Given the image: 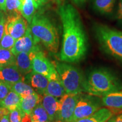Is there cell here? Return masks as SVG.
Wrapping results in <instances>:
<instances>
[{"label": "cell", "mask_w": 122, "mask_h": 122, "mask_svg": "<svg viewBox=\"0 0 122 122\" xmlns=\"http://www.w3.org/2000/svg\"><path fill=\"white\" fill-rule=\"evenodd\" d=\"M40 50V46L34 40L29 25L25 34L15 41L14 45L10 50L15 56H16L22 52L30 53L39 51Z\"/></svg>", "instance_id": "cell-10"}, {"label": "cell", "mask_w": 122, "mask_h": 122, "mask_svg": "<svg viewBox=\"0 0 122 122\" xmlns=\"http://www.w3.org/2000/svg\"><path fill=\"white\" fill-rule=\"evenodd\" d=\"M51 1H54V2H57V3H58V4H59V3H61V2H62V0H51Z\"/></svg>", "instance_id": "cell-36"}, {"label": "cell", "mask_w": 122, "mask_h": 122, "mask_svg": "<svg viewBox=\"0 0 122 122\" xmlns=\"http://www.w3.org/2000/svg\"><path fill=\"white\" fill-rule=\"evenodd\" d=\"M15 41L16 40L9 33L6 24H5L4 35L0 41V48L11 50L14 45Z\"/></svg>", "instance_id": "cell-25"}, {"label": "cell", "mask_w": 122, "mask_h": 122, "mask_svg": "<svg viewBox=\"0 0 122 122\" xmlns=\"http://www.w3.org/2000/svg\"><path fill=\"white\" fill-rule=\"evenodd\" d=\"M6 0H0V11H6Z\"/></svg>", "instance_id": "cell-33"}, {"label": "cell", "mask_w": 122, "mask_h": 122, "mask_svg": "<svg viewBox=\"0 0 122 122\" xmlns=\"http://www.w3.org/2000/svg\"><path fill=\"white\" fill-rule=\"evenodd\" d=\"M24 81L30 85L37 93L43 96L45 94L49 79L45 76L32 71L24 76Z\"/></svg>", "instance_id": "cell-11"}, {"label": "cell", "mask_w": 122, "mask_h": 122, "mask_svg": "<svg viewBox=\"0 0 122 122\" xmlns=\"http://www.w3.org/2000/svg\"><path fill=\"white\" fill-rule=\"evenodd\" d=\"M28 23L20 13L10 14L6 22L9 33L15 40L25 34L29 26Z\"/></svg>", "instance_id": "cell-9"}, {"label": "cell", "mask_w": 122, "mask_h": 122, "mask_svg": "<svg viewBox=\"0 0 122 122\" xmlns=\"http://www.w3.org/2000/svg\"><path fill=\"white\" fill-rule=\"evenodd\" d=\"M117 15H118V19L122 21V0H119V6Z\"/></svg>", "instance_id": "cell-31"}, {"label": "cell", "mask_w": 122, "mask_h": 122, "mask_svg": "<svg viewBox=\"0 0 122 122\" xmlns=\"http://www.w3.org/2000/svg\"><path fill=\"white\" fill-rule=\"evenodd\" d=\"M45 94H49L56 98H61L66 94L60 77L57 70L50 75Z\"/></svg>", "instance_id": "cell-13"}, {"label": "cell", "mask_w": 122, "mask_h": 122, "mask_svg": "<svg viewBox=\"0 0 122 122\" xmlns=\"http://www.w3.org/2000/svg\"><path fill=\"white\" fill-rule=\"evenodd\" d=\"M23 0H6V11L10 14L20 13ZM21 14V13H20Z\"/></svg>", "instance_id": "cell-26"}, {"label": "cell", "mask_w": 122, "mask_h": 122, "mask_svg": "<svg viewBox=\"0 0 122 122\" xmlns=\"http://www.w3.org/2000/svg\"><path fill=\"white\" fill-rule=\"evenodd\" d=\"M0 80L9 86L20 81L24 80V76L21 74L16 65L0 66Z\"/></svg>", "instance_id": "cell-12"}, {"label": "cell", "mask_w": 122, "mask_h": 122, "mask_svg": "<svg viewBox=\"0 0 122 122\" xmlns=\"http://www.w3.org/2000/svg\"><path fill=\"white\" fill-rule=\"evenodd\" d=\"M106 122H122V113L117 115H113Z\"/></svg>", "instance_id": "cell-30"}, {"label": "cell", "mask_w": 122, "mask_h": 122, "mask_svg": "<svg viewBox=\"0 0 122 122\" xmlns=\"http://www.w3.org/2000/svg\"><path fill=\"white\" fill-rule=\"evenodd\" d=\"M30 27L36 43L41 42L50 52H58L59 45L58 33L48 17L40 13L36 14Z\"/></svg>", "instance_id": "cell-3"}, {"label": "cell", "mask_w": 122, "mask_h": 122, "mask_svg": "<svg viewBox=\"0 0 122 122\" xmlns=\"http://www.w3.org/2000/svg\"><path fill=\"white\" fill-rule=\"evenodd\" d=\"M96 34L101 45L113 57L122 61V32L103 25H98Z\"/></svg>", "instance_id": "cell-5"}, {"label": "cell", "mask_w": 122, "mask_h": 122, "mask_svg": "<svg viewBox=\"0 0 122 122\" xmlns=\"http://www.w3.org/2000/svg\"><path fill=\"white\" fill-rule=\"evenodd\" d=\"M31 54L32 52L30 53L22 52L15 56L16 67L19 72L24 76L32 71Z\"/></svg>", "instance_id": "cell-16"}, {"label": "cell", "mask_w": 122, "mask_h": 122, "mask_svg": "<svg viewBox=\"0 0 122 122\" xmlns=\"http://www.w3.org/2000/svg\"><path fill=\"white\" fill-rule=\"evenodd\" d=\"M63 27V39L61 61L74 63L80 61L87 51L88 41L78 11L71 4L62 5L59 8Z\"/></svg>", "instance_id": "cell-1"}, {"label": "cell", "mask_w": 122, "mask_h": 122, "mask_svg": "<svg viewBox=\"0 0 122 122\" xmlns=\"http://www.w3.org/2000/svg\"><path fill=\"white\" fill-rule=\"evenodd\" d=\"M122 90V84L116 76L105 69L94 70L84 83V92L89 95L103 97Z\"/></svg>", "instance_id": "cell-2"}, {"label": "cell", "mask_w": 122, "mask_h": 122, "mask_svg": "<svg viewBox=\"0 0 122 122\" xmlns=\"http://www.w3.org/2000/svg\"><path fill=\"white\" fill-rule=\"evenodd\" d=\"M42 96L34 92L33 93L21 98L20 108L25 114L30 115L33 109L41 102Z\"/></svg>", "instance_id": "cell-17"}, {"label": "cell", "mask_w": 122, "mask_h": 122, "mask_svg": "<svg viewBox=\"0 0 122 122\" xmlns=\"http://www.w3.org/2000/svg\"><path fill=\"white\" fill-rule=\"evenodd\" d=\"M116 0H93V5L97 11L101 14H109L113 10Z\"/></svg>", "instance_id": "cell-23"}, {"label": "cell", "mask_w": 122, "mask_h": 122, "mask_svg": "<svg viewBox=\"0 0 122 122\" xmlns=\"http://www.w3.org/2000/svg\"><path fill=\"white\" fill-rule=\"evenodd\" d=\"M31 58L32 71L35 72L42 74L49 79L50 75L56 71L53 63L50 62L41 50L32 52Z\"/></svg>", "instance_id": "cell-8"}, {"label": "cell", "mask_w": 122, "mask_h": 122, "mask_svg": "<svg viewBox=\"0 0 122 122\" xmlns=\"http://www.w3.org/2000/svg\"><path fill=\"white\" fill-rule=\"evenodd\" d=\"M6 22V18L5 16L3 11H0V41L4 35Z\"/></svg>", "instance_id": "cell-29"}, {"label": "cell", "mask_w": 122, "mask_h": 122, "mask_svg": "<svg viewBox=\"0 0 122 122\" xmlns=\"http://www.w3.org/2000/svg\"><path fill=\"white\" fill-rule=\"evenodd\" d=\"M10 91L17 93L22 98L26 97L35 92L30 85L24 80L20 81L10 86Z\"/></svg>", "instance_id": "cell-21"}, {"label": "cell", "mask_w": 122, "mask_h": 122, "mask_svg": "<svg viewBox=\"0 0 122 122\" xmlns=\"http://www.w3.org/2000/svg\"><path fill=\"white\" fill-rule=\"evenodd\" d=\"M114 115V112L109 108H100L89 117L74 122H106Z\"/></svg>", "instance_id": "cell-18"}, {"label": "cell", "mask_w": 122, "mask_h": 122, "mask_svg": "<svg viewBox=\"0 0 122 122\" xmlns=\"http://www.w3.org/2000/svg\"><path fill=\"white\" fill-rule=\"evenodd\" d=\"M37 9L40 8L45 2V0H32Z\"/></svg>", "instance_id": "cell-32"}, {"label": "cell", "mask_w": 122, "mask_h": 122, "mask_svg": "<svg viewBox=\"0 0 122 122\" xmlns=\"http://www.w3.org/2000/svg\"><path fill=\"white\" fill-rule=\"evenodd\" d=\"M36 5L32 0H23L20 13L24 19L30 24L36 14Z\"/></svg>", "instance_id": "cell-20"}, {"label": "cell", "mask_w": 122, "mask_h": 122, "mask_svg": "<svg viewBox=\"0 0 122 122\" xmlns=\"http://www.w3.org/2000/svg\"><path fill=\"white\" fill-rule=\"evenodd\" d=\"M21 97L13 91H10L4 99L0 101V107L6 108L10 111L20 106Z\"/></svg>", "instance_id": "cell-19"}, {"label": "cell", "mask_w": 122, "mask_h": 122, "mask_svg": "<svg viewBox=\"0 0 122 122\" xmlns=\"http://www.w3.org/2000/svg\"><path fill=\"white\" fill-rule=\"evenodd\" d=\"M30 116L32 122H51L46 111L41 102L37 105V106L33 109Z\"/></svg>", "instance_id": "cell-22"}, {"label": "cell", "mask_w": 122, "mask_h": 122, "mask_svg": "<svg viewBox=\"0 0 122 122\" xmlns=\"http://www.w3.org/2000/svg\"><path fill=\"white\" fill-rule=\"evenodd\" d=\"M10 91V88L8 85L0 80V101L6 97L9 92Z\"/></svg>", "instance_id": "cell-28"}, {"label": "cell", "mask_w": 122, "mask_h": 122, "mask_svg": "<svg viewBox=\"0 0 122 122\" xmlns=\"http://www.w3.org/2000/svg\"><path fill=\"white\" fill-rule=\"evenodd\" d=\"M72 1H74V3H75L76 4L80 5L84 3L86 0H72Z\"/></svg>", "instance_id": "cell-35"}, {"label": "cell", "mask_w": 122, "mask_h": 122, "mask_svg": "<svg viewBox=\"0 0 122 122\" xmlns=\"http://www.w3.org/2000/svg\"><path fill=\"white\" fill-rule=\"evenodd\" d=\"M99 100L93 96L84 95L80 96L75 109L71 122H74L91 115L100 109Z\"/></svg>", "instance_id": "cell-7"}, {"label": "cell", "mask_w": 122, "mask_h": 122, "mask_svg": "<svg viewBox=\"0 0 122 122\" xmlns=\"http://www.w3.org/2000/svg\"></svg>", "instance_id": "cell-37"}, {"label": "cell", "mask_w": 122, "mask_h": 122, "mask_svg": "<svg viewBox=\"0 0 122 122\" xmlns=\"http://www.w3.org/2000/svg\"><path fill=\"white\" fill-rule=\"evenodd\" d=\"M0 122H10V115H6L2 117L0 119Z\"/></svg>", "instance_id": "cell-34"}, {"label": "cell", "mask_w": 122, "mask_h": 122, "mask_svg": "<svg viewBox=\"0 0 122 122\" xmlns=\"http://www.w3.org/2000/svg\"><path fill=\"white\" fill-rule=\"evenodd\" d=\"M25 114L23 111L20 107L17 109L10 111V122H22L23 118L24 117Z\"/></svg>", "instance_id": "cell-27"}, {"label": "cell", "mask_w": 122, "mask_h": 122, "mask_svg": "<svg viewBox=\"0 0 122 122\" xmlns=\"http://www.w3.org/2000/svg\"><path fill=\"white\" fill-rule=\"evenodd\" d=\"M53 65L60 77L66 93L77 94L84 92L85 79L78 68L67 62H55Z\"/></svg>", "instance_id": "cell-4"}, {"label": "cell", "mask_w": 122, "mask_h": 122, "mask_svg": "<svg viewBox=\"0 0 122 122\" xmlns=\"http://www.w3.org/2000/svg\"><path fill=\"white\" fill-rule=\"evenodd\" d=\"M41 103L46 111L50 121L54 122L58 110L59 100L52 96L45 94L42 96Z\"/></svg>", "instance_id": "cell-14"}, {"label": "cell", "mask_w": 122, "mask_h": 122, "mask_svg": "<svg viewBox=\"0 0 122 122\" xmlns=\"http://www.w3.org/2000/svg\"><path fill=\"white\" fill-rule=\"evenodd\" d=\"M102 102L105 106L114 112L122 110V90L103 96Z\"/></svg>", "instance_id": "cell-15"}, {"label": "cell", "mask_w": 122, "mask_h": 122, "mask_svg": "<svg viewBox=\"0 0 122 122\" xmlns=\"http://www.w3.org/2000/svg\"><path fill=\"white\" fill-rule=\"evenodd\" d=\"M16 65L15 56L9 49L0 48V66Z\"/></svg>", "instance_id": "cell-24"}, {"label": "cell", "mask_w": 122, "mask_h": 122, "mask_svg": "<svg viewBox=\"0 0 122 122\" xmlns=\"http://www.w3.org/2000/svg\"><path fill=\"white\" fill-rule=\"evenodd\" d=\"M81 94H65L59 100L58 110L54 122H71Z\"/></svg>", "instance_id": "cell-6"}]
</instances>
